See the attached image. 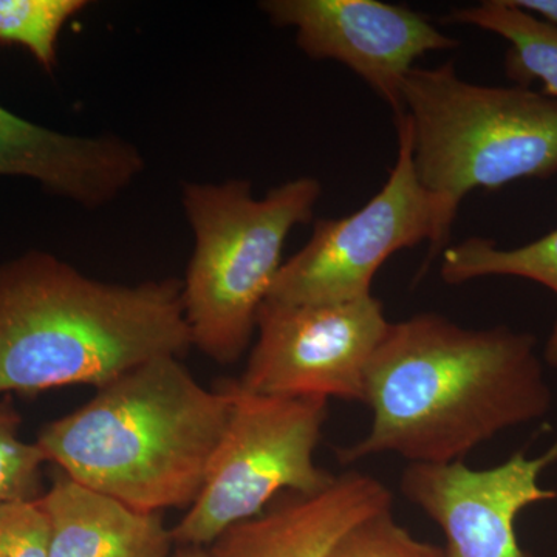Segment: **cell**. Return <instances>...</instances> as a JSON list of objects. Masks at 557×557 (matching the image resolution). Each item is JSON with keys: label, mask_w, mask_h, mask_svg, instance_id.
Wrapping results in <instances>:
<instances>
[{"label": "cell", "mask_w": 557, "mask_h": 557, "mask_svg": "<svg viewBox=\"0 0 557 557\" xmlns=\"http://www.w3.org/2000/svg\"><path fill=\"white\" fill-rule=\"evenodd\" d=\"M440 273L450 285L491 276L525 278L544 285L557 298V228L509 249L485 237H471L443 251ZM542 358L549 368L557 369V318Z\"/></svg>", "instance_id": "15"}, {"label": "cell", "mask_w": 557, "mask_h": 557, "mask_svg": "<svg viewBox=\"0 0 557 557\" xmlns=\"http://www.w3.org/2000/svg\"><path fill=\"white\" fill-rule=\"evenodd\" d=\"M330 557H445V552L412 536L386 509L351 528Z\"/></svg>", "instance_id": "18"}, {"label": "cell", "mask_w": 557, "mask_h": 557, "mask_svg": "<svg viewBox=\"0 0 557 557\" xmlns=\"http://www.w3.org/2000/svg\"><path fill=\"white\" fill-rule=\"evenodd\" d=\"M145 168L129 141L62 134L0 106V175L36 180L81 207L100 208L129 188Z\"/></svg>", "instance_id": "12"}, {"label": "cell", "mask_w": 557, "mask_h": 557, "mask_svg": "<svg viewBox=\"0 0 557 557\" xmlns=\"http://www.w3.org/2000/svg\"><path fill=\"white\" fill-rule=\"evenodd\" d=\"M0 557H49V522L39 498L0 505Z\"/></svg>", "instance_id": "19"}, {"label": "cell", "mask_w": 557, "mask_h": 557, "mask_svg": "<svg viewBox=\"0 0 557 557\" xmlns=\"http://www.w3.org/2000/svg\"><path fill=\"white\" fill-rule=\"evenodd\" d=\"M392 504L381 480L344 472L318 493L282 494L256 518L220 534L209 557H330L351 528Z\"/></svg>", "instance_id": "11"}, {"label": "cell", "mask_w": 557, "mask_h": 557, "mask_svg": "<svg viewBox=\"0 0 557 557\" xmlns=\"http://www.w3.org/2000/svg\"><path fill=\"white\" fill-rule=\"evenodd\" d=\"M398 156L373 199L354 214L319 219L306 247L282 263L267 302H350L372 296L384 262L428 242V263L445 247L437 207L418 180L409 116L395 119Z\"/></svg>", "instance_id": "7"}, {"label": "cell", "mask_w": 557, "mask_h": 557, "mask_svg": "<svg viewBox=\"0 0 557 557\" xmlns=\"http://www.w3.org/2000/svg\"><path fill=\"white\" fill-rule=\"evenodd\" d=\"M172 557H209V553L203 547H178Z\"/></svg>", "instance_id": "21"}, {"label": "cell", "mask_w": 557, "mask_h": 557, "mask_svg": "<svg viewBox=\"0 0 557 557\" xmlns=\"http://www.w3.org/2000/svg\"><path fill=\"white\" fill-rule=\"evenodd\" d=\"M20 426V416L0 406V505L36 500L44 494L46 458L36 443L21 438Z\"/></svg>", "instance_id": "17"}, {"label": "cell", "mask_w": 557, "mask_h": 557, "mask_svg": "<svg viewBox=\"0 0 557 557\" xmlns=\"http://www.w3.org/2000/svg\"><path fill=\"white\" fill-rule=\"evenodd\" d=\"M97 391L39 432L47 463L139 511L188 509L230 421L231 381L211 391L182 358L159 357Z\"/></svg>", "instance_id": "3"}, {"label": "cell", "mask_w": 557, "mask_h": 557, "mask_svg": "<svg viewBox=\"0 0 557 557\" xmlns=\"http://www.w3.org/2000/svg\"><path fill=\"white\" fill-rule=\"evenodd\" d=\"M443 24L472 25L507 40L505 75L516 86L557 100V27L516 7L511 0H485L479 5L450 11Z\"/></svg>", "instance_id": "14"}, {"label": "cell", "mask_w": 557, "mask_h": 557, "mask_svg": "<svg viewBox=\"0 0 557 557\" xmlns=\"http://www.w3.org/2000/svg\"><path fill=\"white\" fill-rule=\"evenodd\" d=\"M322 186L299 177L255 199L249 180L186 182L182 203L194 234L182 302L193 346L233 364L255 336L260 307L282 267L289 233L309 223Z\"/></svg>", "instance_id": "5"}, {"label": "cell", "mask_w": 557, "mask_h": 557, "mask_svg": "<svg viewBox=\"0 0 557 557\" xmlns=\"http://www.w3.org/2000/svg\"><path fill=\"white\" fill-rule=\"evenodd\" d=\"M403 102L418 180L437 207L446 244L472 190L557 174V100L542 91L479 86L445 62L410 70Z\"/></svg>", "instance_id": "4"}, {"label": "cell", "mask_w": 557, "mask_h": 557, "mask_svg": "<svg viewBox=\"0 0 557 557\" xmlns=\"http://www.w3.org/2000/svg\"><path fill=\"white\" fill-rule=\"evenodd\" d=\"M190 347L178 278L108 284L38 251L0 265V394L101 388Z\"/></svg>", "instance_id": "2"}, {"label": "cell", "mask_w": 557, "mask_h": 557, "mask_svg": "<svg viewBox=\"0 0 557 557\" xmlns=\"http://www.w3.org/2000/svg\"><path fill=\"white\" fill-rule=\"evenodd\" d=\"M49 522V557H172L171 528L58 471L39 497Z\"/></svg>", "instance_id": "13"}, {"label": "cell", "mask_w": 557, "mask_h": 557, "mask_svg": "<svg viewBox=\"0 0 557 557\" xmlns=\"http://www.w3.org/2000/svg\"><path fill=\"white\" fill-rule=\"evenodd\" d=\"M388 325L375 296L336 304L263 302L237 386L269 397L366 403V379Z\"/></svg>", "instance_id": "8"}, {"label": "cell", "mask_w": 557, "mask_h": 557, "mask_svg": "<svg viewBox=\"0 0 557 557\" xmlns=\"http://www.w3.org/2000/svg\"><path fill=\"white\" fill-rule=\"evenodd\" d=\"M87 5L86 0H0V44L22 47L51 72L61 32Z\"/></svg>", "instance_id": "16"}, {"label": "cell", "mask_w": 557, "mask_h": 557, "mask_svg": "<svg viewBox=\"0 0 557 557\" xmlns=\"http://www.w3.org/2000/svg\"><path fill=\"white\" fill-rule=\"evenodd\" d=\"M234 406L199 497L172 539L208 548L228 528L256 518L282 494H311L335 480L314 453L329 417L324 398L249 394L231 381Z\"/></svg>", "instance_id": "6"}, {"label": "cell", "mask_w": 557, "mask_h": 557, "mask_svg": "<svg viewBox=\"0 0 557 557\" xmlns=\"http://www.w3.org/2000/svg\"><path fill=\"white\" fill-rule=\"evenodd\" d=\"M555 463L557 440L542 456L516 453L486 469L465 461L410 463L399 487L445 534V557H533L519 545L516 520L531 505L557 498V491L539 483Z\"/></svg>", "instance_id": "10"}, {"label": "cell", "mask_w": 557, "mask_h": 557, "mask_svg": "<svg viewBox=\"0 0 557 557\" xmlns=\"http://www.w3.org/2000/svg\"><path fill=\"white\" fill-rule=\"evenodd\" d=\"M516 7L557 27V0H511Z\"/></svg>", "instance_id": "20"}, {"label": "cell", "mask_w": 557, "mask_h": 557, "mask_svg": "<svg viewBox=\"0 0 557 557\" xmlns=\"http://www.w3.org/2000/svg\"><path fill=\"white\" fill-rule=\"evenodd\" d=\"M372 424L338 450L343 465L394 454L454 463L508 431L547 416L553 392L536 336L469 329L438 313L391 322L368 369Z\"/></svg>", "instance_id": "1"}, {"label": "cell", "mask_w": 557, "mask_h": 557, "mask_svg": "<svg viewBox=\"0 0 557 557\" xmlns=\"http://www.w3.org/2000/svg\"><path fill=\"white\" fill-rule=\"evenodd\" d=\"M260 10L278 27L293 28L307 57L357 73L395 119L405 113L403 86L416 61L458 47L423 14L380 0H267Z\"/></svg>", "instance_id": "9"}]
</instances>
